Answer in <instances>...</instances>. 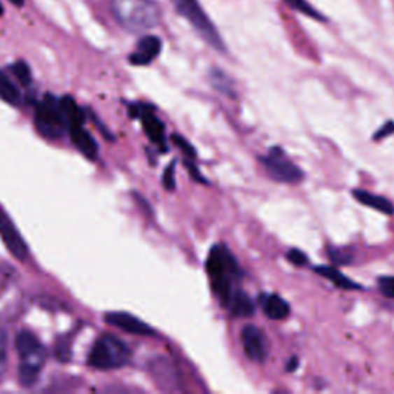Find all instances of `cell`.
Masks as SVG:
<instances>
[{"label":"cell","mask_w":394,"mask_h":394,"mask_svg":"<svg viewBox=\"0 0 394 394\" xmlns=\"http://www.w3.org/2000/svg\"><path fill=\"white\" fill-rule=\"evenodd\" d=\"M173 5L176 8V11L179 13L182 17L187 19L191 25L195 27L197 33L213 46V48L220 51L225 50L218 29H216L213 22L202 10V6H200L197 0H173Z\"/></svg>","instance_id":"8992f818"},{"label":"cell","mask_w":394,"mask_h":394,"mask_svg":"<svg viewBox=\"0 0 394 394\" xmlns=\"http://www.w3.org/2000/svg\"><path fill=\"white\" fill-rule=\"evenodd\" d=\"M141 118L143 122L145 133L154 143H159L160 146L165 145V128L162 125V122L150 111H142Z\"/></svg>","instance_id":"e0dca14e"},{"label":"cell","mask_w":394,"mask_h":394,"mask_svg":"<svg viewBox=\"0 0 394 394\" xmlns=\"http://www.w3.org/2000/svg\"><path fill=\"white\" fill-rule=\"evenodd\" d=\"M36 127L45 137L59 139L69 128L68 115L62 99L46 96L37 106Z\"/></svg>","instance_id":"5b68a950"},{"label":"cell","mask_w":394,"mask_h":394,"mask_svg":"<svg viewBox=\"0 0 394 394\" xmlns=\"http://www.w3.org/2000/svg\"><path fill=\"white\" fill-rule=\"evenodd\" d=\"M2 13H3V6H2V3H0V15H2Z\"/></svg>","instance_id":"4dcf8cb0"},{"label":"cell","mask_w":394,"mask_h":394,"mask_svg":"<svg viewBox=\"0 0 394 394\" xmlns=\"http://www.w3.org/2000/svg\"><path fill=\"white\" fill-rule=\"evenodd\" d=\"M173 139H174V142L181 146L182 151L187 154L190 159H195L196 157V151H195V148H192V145L188 141H185V139L182 136H179V134H174Z\"/></svg>","instance_id":"d4e9b609"},{"label":"cell","mask_w":394,"mask_h":394,"mask_svg":"<svg viewBox=\"0 0 394 394\" xmlns=\"http://www.w3.org/2000/svg\"><path fill=\"white\" fill-rule=\"evenodd\" d=\"M0 99L11 105L20 104V92L15 88V85L11 82L10 77L5 73L0 71Z\"/></svg>","instance_id":"ac0fdd59"},{"label":"cell","mask_w":394,"mask_h":394,"mask_svg":"<svg viewBox=\"0 0 394 394\" xmlns=\"http://www.w3.org/2000/svg\"><path fill=\"white\" fill-rule=\"evenodd\" d=\"M242 346L246 358L253 362L262 364L268 358V341L256 325H245L241 333Z\"/></svg>","instance_id":"9c48e42d"},{"label":"cell","mask_w":394,"mask_h":394,"mask_svg":"<svg viewBox=\"0 0 394 394\" xmlns=\"http://www.w3.org/2000/svg\"><path fill=\"white\" fill-rule=\"evenodd\" d=\"M316 273L321 274L322 277H325V279H328L331 283L335 285V287L341 288V290L349 291V290H358V288H360L356 282L351 281L350 277H346L345 274H342L335 267H327V265L316 267Z\"/></svg>","instance_id":"2e32d148"},{"label":"cell","mask_w":394,"mask_h":394,"mask_svg":"<svg viewBox=\"0 0 394 394\" xmlns=\"http://www.w3.org/2000/svg\"><path fill=\"white\" fill-rule=\"evenodd\" d=\"M379 288L387 297L394 299V277L393 276H384L379 279Z\"/></svg>","instance_id":"cb8c5ba5"},{"label":"cell","mask_w":394,"mask_h":394,"mask_svg":"<svg viewBox=\"0 0 394 394\" xmlns=\"http://www.w3.org/2000/svg\"><path fill=\"white\" fill-rule=\"evenodd\" d=\"M225 307H228L231 314L236 316V318H251L254 311H256L254 302L250 299V296L241 290H236L233 293V296L230 297Z\"/></svg>","instance_id":"9a60e30c"},{"label":"cell","mask_w":394,"mask_h":394,"mask_svg":"<svg viewBox=\"0 0 394 394\" xmlns=\"http://www.w3.org/2000/svg\"><path fill=\"white\" fill-rule=\"evenodd\" d=\"M162 48L160 38L156 36H145L137 43L136 51L129 56V62L133 65H148L159 56Z\"/></svg>","instance_id":"8fae6325"},{"label":"cell","mask_w":394,"mask_h":394,"mask_svg":"<svg viewBox=\"0 0 394 394\" xmlns=\"http://www.w3.org/2000/svg\"><path fill=\"white\" fill-rule=\"evenodd\" d=\"M287 259L290 264H293L295 267H305L308 264V256L304 253V251H300L297 248H291L288 253H287Z\"/></svg>","instance_id":"7402d4cb"},{"label":"cell","mask_w":394,"mask_h":394,"mask_svg":"<svg viewBox=\"0 0 394 394\" xmlns=\"http://www.w3.org/2000/svg\"><path fill=\"white\" fill-rule=\"evenodd\" d=\"M69 134H71V141L76 145V148L79 150L85 157H97V143L94 139L90 136L88 131L83 128L82 123H76V125L69 127Z\"/></svg>","instance_id":"7c38bea8"},{"label":"cell","mask_w":394,"mask_h":394,"mask_svg":"<svg viewBox=\"0 0 394 394\" xmlns=\"http://www.w3.org/2000/svg\"><path fill=\"white\" fill-rule=\"evenodd\" d=\"M114 17L129 31L151 29L159 23L160 11L151 0H113Z\"/></svg>","instance_id":"7a4b0ae2"},{"label":"cell","mask_w":394,"mask_h":394,"mask_svg":"<svg viewBox=\"0 0 394 394\" xmlns=\"http://www.w3.org/2000/svg\"><path fill=\"white\" fill-rule=\"evenodd\" d=\"M328 256L333 262H337V264H349V262H350V258L346 256V254L339 253L336 250H330L328 251Z\"/></svg>","instance_id":"83f0119b"},{"label":"cell","mask_w":394,"mask_h":394,"mask_svg":"<svg viewBox=\"0 0 394 394\" xmlns=\"http://www.w3.org/2000/svg\"><path fill=\"white\" fill-rule=\"evenodd\" d=\"M10 2L15 6H22L23 5V0H10Z\"/></svg>","instance_id":"f546056e"},{"label":"cell","mask_w":394,"mask_h":394,"mask_svg":"<svg viewBox=\"0 0 394 394\" xmlns=\"http://www.w3.org/2000/svg\"><path fill=\"white\" fill-rule=\"evenodd\" d=\"M285 2L290 3L293 8H296V10L300 11V13H305V14L314 15V17H319V14L313 10L307 0H285Z\"/></svg>","instance_id":"603a6c76"},{"label":"cell","mask_w":394,"mask_h":394,"mask_svg":"<svg viewBox=\"0 0 394 394\" xmlns=\"http://www.w3.org/2000/svg\"><path fill=\"white\" fill-rule=\"evenodd\" d=\"M297 367H299V359H297V358H291L290 362L287 364V372H288V373L296 372Z\"/></svg>","instance_id":"f1b7e54d"},{"label":"cell","mask_w":394,"mask_h":394,"mask_svg":"<svg viewBox=\"0 0 394 394\" xmlns=\"http://www.w3.org/2000/svg\"><path fill=\"white\" fill-rule=\"evenodd\" d=\"M0 239H2L3 244L6 245V248L10 250V253L15 259L19 260L28 259L29 251L25 241H23L19 230L15 228L13 220L10 219V216L3 211L2 208H0Z\"/></svg>","instance_id":"ba28073f"},{"label":"cell","mask_w":394,"mask_h":394,"mask_svg":"<svg viewBox=\"0 0 394 394\" xmlns=\"http://www.w3.org/2000/svg\"><path fill=\"white\" fill-rule=\"evenodd\" d=\"M260 160L267 168L268 174L277 182L297 185L305 179V173L296 164H293L279 146H273L267 156Z\"/></svg>","instance_id":"52a82bcc"},{"label":"cell","mask_w":394,"mask_h":394,"mask_svg":"<svg viewBox=\"0 0 394 394\" xmlns=\"http://www.w3.org/2000/svg\"><path fill=\"white\" fill-rule=\"evenodd\" d=\"M394 133V122H387L385 125L381 128V129H377L376 131V134H374V141H381V139H385V137H388Z\"/></svg>","instance_id":"4316f807"},{"label":"cell","mask_w":394,"mask_h":394,"mask_svg":"<svg viewBox=\"0 0 394 394\" xmlns=\"http://www.w3.org/2000/svg\"><path fill=\"white\" fill-rule=\"evenodd\" d=\"M206 268L208 274L211 277L214 291L218 293L222 304L227 305L230 297L236 291L234 282L241 276V268H239L236 259L223 246H214L210 258H208Z\"/></svg>","instance_id":"6da1fadb"},{"label":"cell","mask_w":394,"mask_h":394,"mask_svg":"<svg viewBox=\"0 0 394 394\" xmlns=\"http://www.w3.org/2000/svg\"><path fill=\"white\" fill-rule=\"evenodd\" d=\"M131 353L127 345L114 336H102L92 345L88 364L97 370H113L127 365Z\"/></svg>","instance_id":"277c9868"},{"label":"cell","mask_w":394,"mask_h":394,"mask_svg":"<svg viewBox=\"0 0 394 394\" xmlns=\"http://www.w3.org/2000/svg\"><path fill=\"white\" fill-rule=\"evenodd\" d=\"M174 185H176V181H174V164H171L165 169V173H164V187L168 191H173L174 190Z\"/></svg>","instance_id":"484cf974"},{"label":"cell","mask_w":394,"mask_h":394,"mask_svg":"<svg viewBox=\"0 0 394 394\" xmlns=\"http://www.w3.org/2000/svg\"><path fill=\"white\" fill-rule=\"evenodd\" d=\"M353 197L356 199L359 204L373 208V210L379 211L382 214H387V216L394 214V205L387 197L374 195V192H370L365 190H353Z\"/></svg>","instance_id":"5bb4252c"},{"label":"cell","mask_w":394,"mask_h":394,"mask_svg":"<svg viewBox=\"0 0 394 394\" xmlns=\"http://www.w3.org/2000/svg\"><path fill=\"white\" fill-rule=\"evenodd\" d=\"M8 364V336L3 328H0V379H2Z\"/></svg>","instance_id":"44dd1931"},{"label":"cell","mask_w":394,"mask_h":394,"mask_svg":"<svg viewBox=\"0 0 394 394\" xmlns=\"http://www.w3.org/2000/svg\"><path fill=\"white\" fill-rule=\"evenodd\" d=\"M262 310H264L268 319L285 321L291 313L290 304L277 295H264L260 297Z\"/></svg>","instance_id":"4fadbf2b"},{"label":"cell","mask_w":394,"mask_h":394,"mask_svg":"<svg viewBox=\"0 0 394 394\" xmlns=\"http://www.w3.org/2000/svg\"><path fill=\"white\" fill-rule=\"evenodd\" d=\"M211 80H213L214 88H218L222 92H225V94H228V96H234L233 82L230 80V77L225 73L219 71V69H213Z\"/></svg>","instance_id":"d6986e66"},{"label":"cell","mask_w":394,"mask_h":394,"mask_svg":"<svg viewBox=\"0 0 394 394\" xmlns=\"http://www.w3.org/2000/svg\"><path fill=\"white\" fill-rule=\"evenodd\" d=\"M105 321L110 325L119 328L122 331H127L131 335H141V336H151L153 330L151 327L146 325L142 321H139L134 316L128 313H106Z\"/></svg>","instance_id":"30bf717a"},{"label":"cell","mask_w":394,"mask_h":394,"mask_svg":"<svg viewBox=\"0 0 394 394\" xmlns=\"http://www.w3.org/2000/svg\"><path fill=\"white\" fill-rule=\"evenodd\" d=\"M15 346H17L20 356L19 379L25 387H29V385L36 384L38 374L42 372L46 360V351L37 336L29 333V331L19 333L17 339H15Z\"/></svg>","instance_id":"3957f363"},{"label":"cell","mask_w":394,"mask_h":394,"mask_svg":"<svg viewBox=\"0 0 394 394\" xmlns=\"http://www.w3.org/2000/svg\"><path fill=\"white\" fill-rule=\"evenodd\" d=\"M11 71L15 76V79L19 80L20 85L23 87H28L31 83V71H29V66L25 64V62H15V64L11 66Z\"/></svg>","instance_id":"ffe728a7"}]
</instances>
